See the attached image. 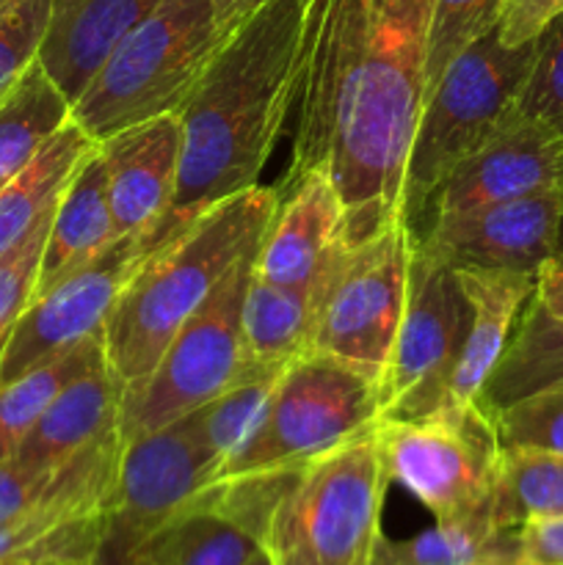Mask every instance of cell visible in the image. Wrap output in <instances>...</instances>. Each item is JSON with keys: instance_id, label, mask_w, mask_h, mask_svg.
<instances>
[{"instance_id": "cell-24", "label": "cell", "mask_w": 563, "mask_h": 565, "mask_svg": "<svg viewBox=\"0 0 563 565\" xmlns=\"http://www.w3.org/2000/svg\"><path fill=\"white\" fill-rule=\"evenodd\" d=\"M94 147L97 141L70 119L33 154L31 163L0 188V254L17 246L59 204L64 188Z\"/></svg>"}, {"instance_id": "cell-36", "label": "cell", "mask_w": 563, "mask_h": 565, "mask_svg": "<svg viewBox=\"0 0 563 565\" xmlns=\"http://www.w3.org/2000/svg\"><path fill=\"white\" fill-rule=\"evenodd\" d=\"M55 207L17 246L0 254V356H3L22 312H25L28 303L33 301V292H36L39 265H42L44 243H47Z\"/></svg>"}, {"instance_id": "cell-29", "label": "cell", "mask_w": 563, "mask_h": 565, "mask_svg": "<svg viewBox=\"0 0 563 565\" xmlns=\"http://www.w3.org/2000/svg\"><path fill=\"white\" fill-rule=\"evenodd\" d=\"M72 119V103L39 58L0 99V188Z\"/></svg>"}, {"instance_id": "cell-33", "label": "cell", "mask_w": 563, "mask_h": 565, "mask_svg": "<svg viewBox=\"0 0 563 565\" xmlns=\"http://www.w3.org/2000/svg\"><path fill=\"white\" fill-rule=\"evenodd\" d=\"M502 6L506 0H434L425 61V99L461 50H467L484 33L495 31Z\"/></svg>"}, {"instance_id": "cell-32", "label": "cell", "mask_w": 563, "mask_h": 565, "mask_svg": "<svg viewBox=\"0 0 563 565\" xmlns=\"http://www.w3.org/2000/svg\"><path fill=\"white\" fill-rule=\"evenodd\" d=\"M282 373L285 370L243 367L241 379L235 384L226 386L219 397L204 403L202 408H196L199 430H202L204 441L213 450V456L219 458L221 467L230 461L232 452L252 434V428L259 419V412H263L265 401L274 392Z\"/></svg>"}, {"instance_id": "cell-26", "label": "cell", "mask_w": 563, "mask_h": 565, "mask_svg": "<svg viewBox=\"0 0 563 565\" xmlns=\"http://www.w3.org/2000/svg\"><path fill=\"white\" fill-rule=\"evenodd\" d=\"M375 565H522L519 530H502L486 508L436 522L412 539H381Z\"/></svg>"}, {"instance_id": "cell-19", "label": "cell", "mask_w": 563, "mask_h": 565, "mask_svg": "<svg viewBox=\"0 0 563 565\" xmlns=\"http://www.w3.org/2000/svg\"><path fill=\"white\" fill-rule=\"evenodd\" d=\"M158 3L160 0H53L39 64L75 105L116 44Z\"/></svg>"}, {"instance_id": "cell-44", "label": "cell", "mask_w": 563, "mask_h": 565, "mask_svg": "<svg viewBox=\"0 0 563 565\" xmlns=\"http://www.w3.org/2000/svg\"><path fill=\"white\" fill-rule=\"evenodd\" d=\"M9 3H11V0H0V9H6Z\"/></svg>"}, {"instance_id": "cell-21", "label": "cell", "mask_w": 563, "mask_h": 565, "mask_svg": "<svg viewBox=\"0 0 563 565\" xmlns=\"http://www.w3.org/2000/svg\"><path fill=\"white\" fill-rule=\"evenodd\" d=\"M114 241H119V237H116L114 218H110L108 180H105L99 149L94 147V152L83 160V166L61 193L59 207L50 221L33 298L42 296L44 290L59 285L70 274H75L86 263H92Z\"/></svg>"}, {"instance_id": "cell-41", "label": "cell", "mask_w": 563, "mask_h": 565, "mask_svg": "<svg viewBox=\"0 0 563 565\" xmlns=\"http://www.w3.org/2000/svg\"><path fill=\"white\" fill-rule=\"evenodd\" d=\"M243 565H270V561H268V555H265V550H263V546H259V550L254 552V555L248 557V561L243 563Z\"/></svg>"}, {"instance_id": "cell-7", "label": "cell", "mask_w": 563, "mask_h": 565, "mask_svg": "<svg viewBox=\"0 0 563 565\" xmlns=\"http://www.w3.org/2000/svg\"><path fill=\"white\" fill-rule=\"evenodd\" d=\"M535 39L519 47L502 44L489 31L456 55L436 81L419 116L406 166L403 218L417 224L442 182L495 130L506 116L533 64Z\"/></svg>"}, {"instance_id": "cell-28", "label": "cell", "mask_w": 563, "mask_h": 565, "mask_svg": "<svg viewBox=\"0 0 563 565\" xmlns=\"http://www.w3.org/2000/svg\"><path fill=\"white\" fill-rule=\"evenodd\" d=\"M563 381V318H550L530 298L513 329L500 364L491 373L478 406L486 414L508 406L517 397Z\"/></svg>"}, {"instance_id": "cell-14", "label": "cell", "mask_w": 563, "mask_h": 565, "mask_svg": "<svg viewBox=\"0 0 563 565\" xmlns=\"http://www.w3.org/2000/svg\"><path fill=\"white\" fill-rule=\"evenodd\" d=\"M563 193L546 191L513 202L434 215L414 246L447 268L533 274L557 254Z\"/></svg>"}, {"instance_id": "cell-2", "label": "cell", "mask_w": 563, "mask_h": 565, "mask_svg": "<svg viewBox=\"0 0 563 565\" xmlns=\"http://www.w3.org/2000/svg\"><path fill=\"white\" fill-rule=\"evenodd\" d=\"M431 9L434 0H368L326 163L346 207L348 241L403 218L408 152L425 105Z\"/></svg>"}, {"instance_id": "cell-42", "label": "cell", "mask_w": 563, "mask_h": 565, "mask_svg": "<svg viewBox=\"0 0 563 565\" xmlns=\"http://www.w3.org/2000/svg\"><path fill=\"white\" fill-rule=\"evenodd\" d=\"M563 193V188H561ZM557 254H563V210H561V230H557Z\"/></svg>"}, {"instance_id": "cell-16", "label": "cell", "mask_w": 563, "mask_h": 565, "mask_svg": "<svg viewBox=\"0 0 563 565\" xmlns=\"http://www.w3.org/2000/svg\"><path fill=\"white\" fill-rule=\"evenodd\" d=\"M97 149L108 180L116 237L152 232L177 191L182 152L180 116L144 119L103 138Z\"/></svg>"}, {"instance_id": "cell-27", "label": "cell", "mask_w": 563, "mask_h": 565, "mask_svg": "<svg viewBox=\"0 0 563 565\" xmlns=\"http://www.w3.org/2000/svg\"><path fill=\"white\" fill-rule=\"evenodd\" d=\"M103 513L86 505H50L0 522V565H94L103 541Z\"/></svg>"}, {"instance_id": "cell-15", "label": "cell", "mask_w": 563, "mask_h": 565, "mask_svg": "<svg viewBox=\"0 0 563 565\" xmlns=\"http://www.w3.org/2000/svg\"><path fill=\"white\" fill-rule=\"evenodd\" d=\"M563 188V136L506 110L495 130L469 152L436 191L434 215L513 202Z\"/></svg>"}, {"instance_id": "cell-1", "label": "cell", "mask_w": 563, "mask_h": 565, "mask_svg": "<svg viewBox=\"0 0 563 565\" xmlns=\"http://www.w3.org/2000/svg\"><path fill=\"white\" fill-rule=\"evenodd\" d=\"M301 22L304 0H274L219 44L177 114L182 125L177 191L160 224L141 235L147 257L182 235L204 210L259 185L296 99Z\"/></svg>"}, {"instance_id": "cell-38", "label": "cell", "mask_w": 563, "mask_h": 565, "mask_svg": "<svg viewBox=\"0 0 563 565\" xmlns=\"http://www.w3.org/2000/svg\"><path fill=\"white\" fill-rule=\"evenodd\" d=\"M519 563L563 565V516L530 519L519 527Z\"/></svg>"}, {"instance_id": "cell-10", "label": "cell", "mask_w": 563, "mask_h": 565, "mask_svg": "<svg viewBox=\"0 0 563 565\" xmlns=\"http://www.w3.org/2000/svg\"><path fill=\"white\" fill-rule=\"evenodd\" d=\"M379 445L392 483L436 522L491 508L500 441L480 406L419 419H379Z\"/></svg>"}, {"instance_id": "cell-18", "label": "cell", "mask_w": 563, "mask_h": 565, "mask_svg": "<svg viewBox=\"0 0 563 565\" xmlns=\"http://www.w3.org/2000/svg\"><path fill=\"white\" fill-rule=\"evenodd\" d=\"M456 279L467 296L472 315H469L467 337H464L461 353H458V362L453 367L436 414H461L478 406L491 373L511 342L524 307L533 298L539 276L513 274V270L458 268Z\"/></svg>"}, {"instance_id": "cell-40", "label": "cell", "mask_w": 563, "mask_h": 565, "mask_svg": "<svg viewBox=\"0 0 563 565\" xmlns=\"http://www.w3.org/2000/svg\"><path fill=\"white\" fill-rule=\"evenodd\" d=\"M268 3H274V0H210V6H213L215 31H219L221 42H224L235 28H241L248 17L257 14V11Z\"/></svg>"}, {"instance_id": "cell-22", "label": "cell", "mask_w": 563, "mask_h": 565, "mask_svg": "<svg viewBox=\"0 0 563 565\" xmlns=\"http://www.w3.org/2000/svg\"><path fill=\"white\" fill-rule=\"evenodd\" d=\"M119 430L103 436L53 472H28L0 463V522L50 505H86L105 511L121 458Z\"/></svg>"}, {"instance_id": "cell-8", "label": "cell", "mask_w": 563, "mask_h": 565, "mask_svg": "<svg viewBox=\"0 0 563 565\" xmlns=\"http://www.w3.org/2000/svg\"><path fill=\"white\" fill-rule=\"evenodd\" d=\"M414 241L403 218L386 221L359 241L342 237L320 274L315 353L340 359L381 384L406 309Z\"/></svg>"}, {"instance_id": "cell-20", "label": "cell", "mask_w": 563, "mask_h": 565, "mask_svg": "<svg viewBox=\"0 0 563 565\" xmlns=\"http://www.w3.org/2000/svg\"><path fill=\"white\" fill-rule=\"evenodd\" d=\"M125 386L110 373L108 362L97 364L61 390L22 439L11 463L28 472H53L103 436L119 430Z\"/></svg>"}, {"instance_id": "cell-5", "label": "cell", "mask_w": 563, "mask_h": 565, "mask_svg": "<svg viewBox=\"0 0 563 565\" xmlns=\"http://www.w3.org/2000/svg\"><path fill=\"white\" fill-rule=\"evenodd\" d=\"M210 0H160L108 55L72 119L94 138L163 114H180L219 50Z\"/></svg>"}, {"instance_id": "cell-25", "label": "cell", "mask_w": 563, "mask_h": 565, "mask_svg": "<svg viewBox=\"0 0 563 565\" xmlns=\"http://www.w3.org/2000/svg\"><path fill=\"white\" fill-rule=\"evenodd\" d=\"M257 550V535L215 508L204 491L116 565H243Z\"/></svg>"}, {"instance_id": "cell-30", "label": "cell", "mask_w": 563, "mask_h": 565, "mask_svg": "<svg viewBox=\"0 0 563 565\" xmlns=\"http://www.w3.org/2000/svg\"><path fill=\"white\" fill-rule=\"evenodd\" d=\"M103 362L108 359H105V340L99 331V334L83 340L81 345L70 348L61 356L0 386V463L14 458L22 439L31 434L33 425L39 423V417L47 412V406L61 395L64 386H70L72 381Z\"/></svg>"}, {"instance_id": "cell-35", "label": "cell", "mask_w": 563, "mask_h": 565, "mask_svg": "<svg viewBox=\"0 0 563 565\" xmlns=\"http://www.w3.org/2000/svg\"><path fill=\"white\" fill-rule=\"evenodd\" d=\"M513 110L563 136V11L535 36L533 64L513 99Z\"/></svg>"}, {"instance_id": "cell-17", "label": "cell", "mask_w": 563, "mask_h": 565, "mask_svg": "<svg viewBox=\"0 0 563 565\" xmlns=\"http://www.w3.org/2000/svg\"><path fill=\"white\" fill-rule=\"evenodd\" d=\"M346 237V207L329 169H312L279 193V204L254 254V276L279 287L318 279Z\"/></svg>"}, {"instance_id": "cell-31", "label": "cell", "mask_w": 563, "mask_h": 565, "mask_svg": "<svg viewBox=\"0 0 563 565\" xmlns=\"http://www.w3.org/2000/svg\"><path fill=\"white\" fill-rule=\"evenodd\" d=\"M491 516L502 530L530 519L563 516V456L544 450H500Z\"/></svg>"}, {"instance_id": "cell-39", "label": "cell", "mask_w": 563, "mask_h": 565, "mask_svg": "<svg viewBox=\"0 0 563 565\" xmlns=\"http://www.w3.org/2000/svg\"><path fill=\"white\" fill-rule=\"evenodd\" d=\"M533 301L544 309L550 318H563V254H555L535 279Z\"/></svg>"}, {"instance_id": "cell-34", "label": "cell", "mask_w": 563, "mask_h": 565, "mask_svg": "<svg viewBox=\"0 0 563 565\" xmlns=\"http://www.w3.org/2000/svg\"><path fill=\"white\" fill-rule=\"evenodd\" d=\"M500 450H544L563 456V381L517 397L489 414Z\"/></svg>"}, {"instance_id": "cell-9", "label": "cell", "mask_w": 563, "mask_h": 565, "mask_svg": "<svg viewBox=\"0 0 563 565\" xmlns=\"http://www.w3.org/2000/svg\"><path fill=\"white\" fill-rule=\"evenodd\" d=\"M248 252L204 307L177 331L152 373L121 395V441L163 428L219 397L243 373V298L254 268Z\"/></svg>"}, {"instance_id": "cell-6", "label": "cell", "mask_w": 563, "mask_h": 565, "mask_svg": "<svg viewBox=\"0 0 563 565\" xmlns=\"http://www.w3.org/2000/svg\"><path fill=\"white\" fill-rule=\"evenodd\" d=\"M381 419L379 384L326 353H304L285 367L257 425L221 467L219 480L293 472Z\"/></svg>"}, {"instance_id": "cell-12", "label": "cell", "mask_w": 563, "mask_h": 565, "mask_svg": "<svg viewBox=\"0 0 563 565\" xmlns=\"http://www.w3.org/2000/svg\"><path fill=\"white\" fill-rule=\"evenodd\" d=\"M469 315L472 309L456 270L434 263L414 246L406 309L379 384L381 419L436 414L461 353Z\"/></svg>"}, {"instance_id": "cell-37", "label": "cell", "mask_w": 563, "mask_h": 565, "mask_svg": "<svg viewBox=\"0 0 563 565\" xmlns=\"http://www.w3.org/2000/svg\"><path fill=\"white\" fill-rule=\"evenodd\" d=\"M53 0H11L0 9V99L39 58Z\"/></svg>"}, {"instance_id": "cell-4", "label": "cell", "mask_w": 563, "mask_h": 565, "mask_svg": "<svg viewBox=\"0 0 563 565\" xmlns=\"http://www.w3.org/2000/svg\"><path fill=\"white\" fill-rule=\"evenodd\" d=\"M375 428L293 472L259 539L270 565H375L392 486Z\"/></svg>"}, {"instance_id": "cell-43", "label": "cell", "mask_w": 563, "mask_h": 565, "mask_svg": "<svg viewBox=\"0 0 563 565\" xmlns=\"http://www.w3.org/2000/svg\"><path fill=\"white\" fill-rule=\"evenodd\" d=\"M39 565H86V563H39Z\"/></svg>"}, {"instance_id": "cell-23", "label": "cell", "mask_w": 563, "mask_h": 565, "mask_svg": "<svg viewBox=\"0 0 563 565\" xmlns=\"http://www.w3.org/2000/svg\"><path fill=\"white\" fill-rule=\"evenodd\" d=\"M320 274L307 287H279L254 276L252 268L243 298V367L285 370L312 351Z\"/></svg>"}, {"instance_id": "cell-3", "label": "cell", "mask_w": 563, "mask_h": 565, "mask_svg": "<svg viewBox=\"0 0 563 565\" xmlns=\"http://www.w3.org/2000/svg\"><path fill=\"white\" fill-rule=\"evenodd\" d=\"M276 204V188H248L204 210L182 235L144 259L103 329L105 359L125 390L152 373L177 331L259 246Z\"/></svg>"}, {"instance_id": "cell-13", "label": "cell", "mask_w": 563, "mask_h": 565, "mask_svg": "<svg viewBox=\"0 0 563 565\" xmlns=\"http://www.w3.org/2000/svg\"><path fill=\"white\" fill-rule=\"evenodd\" d=\"M144 259L141 235L119 237L92 263L33 298L0 356V386L99 334Z\"/></svg>"}, {"instance_id": "cell-11", "label": "cell", "mask_w": 563, "mask_h": 565, "mask_svg": "<svg viewBox=\"0 0 563 565\" xmlns=\"http://www.w3.org/2000/svg\"><path fill=\"white\" fill-rule=\"evenodd\" d=\"M219 458L199 430L196 412L125 441L94 565H116L147 535L188 511L219 483Z\"/></svg>"}]
</instances>
